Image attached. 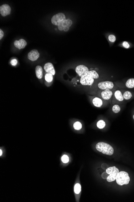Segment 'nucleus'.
I'll use <instances>...</instances> for the list:
<instances>
[{
  "label": "nucleus",
  "mask_w": 134,
  "mask_h": 202,
  "mask_svg": "<svg viewBox=\"0 0 134 202\" xmlns=\"http://www.w3.org/2000/svg\"><path fill=\"white\" fill-rule=\"evenodd\" d=\"M99 78V75L95 70L88 71L82 75L80 79V83L84 86H91L93 84L95 79Z\"/></svg>",
  "instance_id": "nucleus-1"
},
{
  "label": "nucleus",
  "mask_w": 134,
  "mask_h": 202,
  "mask_svg": "<svg viewBox=\"0 0 134 202\" xmlns=\"http://www.w3.org/2000/svg\"><path fill=\"white\" fill-rule=\"evenodd\" d=\"M96 149L104 154L112 155L114 153V149L112 146L106 143L100 142L96 145Z\"/></svg>",
  "instance_id": "nucleus-2"
},
{
  "label": "nucleus",
  "mask_w": 134,
  "mask_h": 202,
  "mask_svg": "<svg viewBox=\"0 0 134 202\" xmlns=\"http://www.w3.org/2000/svg\"><path fill=\"white\" fill-rule=\"evenodd\" d=\"M116 180L118 185L123 186L129 184L130 182V178L127 172L122 171L118 173Z\"/></svg>",
  "instance_id": "nucleus-3"
},
{
  "label": "nucleus",
  "mask_w": 134,
  "mask_h": 202,
  "mask_svg": "<svg viewBox=\"0 0 134 202\" xmlns=\"http://www.w3.org/2000/svg\"><path fill=\"white\" fill-rule=\"evenodd\" d=\"M106 172L109 175L107 178V180L109 182H112L116 180L118 174L119 173V170L116 167L113 166L107 169Z\"/></svg>",
  "instance_id": "nucleus-4"
},
{
  "label": "nucleus",
  "mask_w": 134,
  "mask_h": 202,
  "mask_svg": "<svg viewBox=\"0 0 134 202\" xmlns=\"http://www.w3.org/2000/svg\"><path fill=\"white\" fill-rule=\"evenodd\" d=\"M65 20H66V18L65 15L64 13H60L53 16L51 18V21L52 24L58 26Z\"/></svg>",
  "instance_id": "nucleus-5"
},
{
  "label": "nucleus",
  "mask_w": 134,
  "mask_h": 202,
  "mask_svg": "<svg viewBox=\"0 0 134 202\" xmlns=\"http://www.w3.org/2000/svg\"><path fill=\"white\" fill-rule=\"evenodd\" d=\"M72 24V21L70 19L65 20L62 23L58 26V28L60 31L64 30L67 32L69 30L70 27Z\"/></svg>",
  "instance_id": "nucleus-6"
},
{
  "label": "nucleus",
  "mask_w": 134,
  "mask_h": 202,
  "mask_svg": "<svg viewBox=\"0 0 134 202\" xmlns=\"http://www.w3.org/2000/svg\"><path fill=\"white\" fill-rule=\"evenodd\" d=\"M98 86L100 89L101 90L109 89L111 90L113 88L114 86L113 83L110 81L101 82L98 84Z\"/></svg>",
  "instance_id": "nucleus-7"
},
{
  "label": "nucleus",
  "mask_w": 134,
  "mask_h": 202,
  "mask_svg": "<svg viewBox=\"0 0 134 202\" xmlns=\"http://www.w3.org/2000/svg\"><path fill=\"white\" fill-rule=\"evenodd\" d=\"M11 12L10 7L7 4H3L0 7V13L1 15L5 17L10 14Z\"/></svg>",
  "instance_id": "nucleus-8"
},
{
  "label": "nucleus",
  "mask_w": 134,
  "mask_h": 202,
  "mask_svg": "<svg viewBox=\"0 0 134 202\" xmlns=\"http://www.w3.org/2000/svg\"><path fill=\"white\" fill-rule=\"evenodd\" d=\"M88 71H89L88 68L84 65H79L76 67V72L81 77Z\"/></svg>",
  "instance_id": "nucleus-9"
},
{
  "label": "nucleus",
  "mask_w": 134,
  "mask_h": 202,
  "mask_svg": "<svg viewBox=\"0 0 134 202\" xmlns=\"http://www.w3.org/2000/svg\"><path fill=\"white\" fill-rule=\"evenodd\" d=\"M39 53L38 51L35 49L31 51L28 54V58L31 61H35L39 58Z\"/></svg>",
  "instance_id": "nucleus-10"
},
{
  "label": "nucleus",
  "mask_w": 134,
  "mask_h": 202,
  "mask_svg": "<svg viewBox=\"0 0 134 202\" xmlns=\"http://www.w3.org/2000/svg\"><path fill=\"white\" fill-rule=\"evenodd\" d=\"M113 93L110 90L106 89L103 90L101 92V97L103 99L109 100L112 97Z\"/></svg>",
  "instance_id": "nucleus-11"
},
{
  "label": "nucleus",
  "mask_w": 134,
  "mask_h": 202,
  "mask_svg": "<svg viewBox=\"0 0 134 202\" xmlns=\"http://www.w3.org/2000/svg\"><path fill=\"white\" fill-rule=\"evenodd\" d=\"M44 68L47 73H50L53 75L55 74V70L53 66L51 63H47L44 65Z\"/></svg>",
  "instance_id": "nucleus-12"
},
{
  "label": "nucleus",
  "mask_w": 134,
  "mask_h": 202,
  "mask_svg": "<svg viewBox=\"0 0 134 202\" xmlns=\"http://www.w3.org/2000/svg\"><path fill=\"white\" fill-rule=\"evenodd\" d=\"M14 44L16 48L19 49H21L25 47L27 44V43L24 39H21L19 40H15Z\"/></svg>",
  "instance_id": "nucleus-13"
},
{
  "label": "nucleus",
  "mask_w": 134,
  "mask_h": 202,
  "mask_svg": "<svg viewBox=\"0 0 134 202\" xmlns=\"http://www.w3.org/2000/svg\"><path fill=\"white\" fill-rule=\"evenodd\" d=\"M93 104L95 106L97 107H100L103 104V101L101 98L95 97L92 100Z\"/></svg>",
  "instance_id": "nucleus-14"
},
{
  "label": "nucleus",
  "mask_w": 134,
  "mask_h": 202,
  "mask_svg": "<svg viewBox=\"0 0 134 202\" xmlns=\"http://www.w3.org/2000/svg\"><path fill=\"white\" fill-rule=\"evenodd\" d=\"M35 73L38 79H42L43 76V69L40 66H38L35 68Z\"/></svg>",
  "instance_id": "nucleus-15"
},
{
  "label": "nucleus",
  "mask_w": 134,
  "mask_h": 202,
  "mask_svg": "<svg viewBox=\"0 0 134 202\" xmlns=\"http://www.w3.org/2000/svg\"><path fill=\"white\" fill-rule=\"evenodd\" d=\"M114 95H115L116 99L118 101L121 102L124 99L123 94L120 91H118V90L116 91L115 92V94H114Z\"/></svg>",
  "instance_id": "nucleus-16"
},
{
  "label": "nucleus",
  "mask_w": 134,
  "mask_h": 202,
  "mask_svg": "<svg viewBox=\"0 0 134 202\" xmlns=\"http://www.w3.org/2000/svg\"><path fill=\"white\" fill-rule=\"evenodd\" d=\"M126 87L129 88H134V78L129 79L126 83Z\"/></svg>",
  "instance_id": "nucleus-17"
},
{
  "label": "nucleus",
  "mask_w": 134,
  "mask_h": 202,
  "mask_svg": "<svg viewBox=\"0 0 134 202\" xmlns=\"http://www.w3.org/2000/svg\"><path fill=\"white\" fill-rule=\"evenodd\" d=\"M123 98L124 99L128 100H129L132 97V93H131V92L126 91L123 93Z\"/></svg>",
  "instance_id": "nucleus-18"
},
{
  "label": "nucleus",
  "mask_w": 134,
  "mask_h": 202,
  "mask_svg": "<svg viewBox=\"0 0 134 202\" xmlns=\"http://www.w3.org/2000/svg\"><path fill=\"white\" fill-rule=\"evenodd\" d=\"M74 192L76 194H79L81 191V186L80 184L78 183L75 185L74 186Z\"/></svg>",
  "instance_id": "nucleus-19"
},
{
  "label": "nucleus",
  "mask_w": 134,
  "mask_h": 202,
  "mask_svg": "<svg viewBox=\"0 0 134 202\" xmlns=\"http://www.w3.org/2000/svg\"><path fill=\"white\" fill-rule=\"evenodd\" d=\"M53 75L50 73H47L45 76V80L48 82H51L53 80Z\"/></svg>",
  "instance_id": "nucleus-20"
},
{
  "label": "nucleus",
  "mask_w": 134,
  "mask_h": 202,
  "mask_svg": "<svg viewBox=\"0 0 134 202\" xmlns=\"http://www.w3.org/2000/svg\"><path fill=\"white\" fill-rule=\"evenodd\" d=\"M105 126H106V123L104 121L102 120H100L97 122V126L98 128L100 129L104 128L105 127Z\"/></svg>",
  "instance_id": "nucleus-21"
},
{
  "label": "nucleus",
  "mask_w": 134,
  "mask_h": 202,
  "mask_svg": "<svg viewBox=\"0 0 134 202\" xmlns=\"http://www.w3.org/2000/svg\"><path fill=\"white\" fill-rule=\"evenodd\" d=\"M73 128L76 130H80L82 128V125L81 123L79 122H76L73 124Z\"/></svg>",
  "instance_id": "nucleus-22"
},
{
  "label": "nucleus",
  "mask_w": 134,
  "mask_h": 202,
  "mask_svg": "<svg viewBox=\"0 0 134 202\" xmlns=\"http://www.w3.org/2000/svg\"><path fill=\"white\" fill-rule=\"evenodd\" d=\"M120 109H121L120 107L118 105H115L112 106V111L114 112V113H116V114L119 113V112L120 111Z\"/></svg>",
  "instance_id": "nucleus-23"
},
{
  "label": "nucleus",
  "mask_w": 134,
  "mask_h": 202,
  "mask_svg": "<svg viewBox=\"0 0 134 202\" xmlns=\"http://www.w3.org/2000/svg\"><path fill=\"white\" fill-rule=\"evenodd\" d=\"M61 160L64 163H66L69 162V158L67 155H64L62 157Z\"/></svg>",
  "instance_id": "nucleus-24"
},
{
  "label": "nucleus",
  "mask_w": 134,
  "mask_h": 202,
  "mask_svg": "<svg viewBox=\"0 0 134 202\" xmlns=\"http://www.w3.org/2000/svg\"><path fill=\"white\" fill-rule=\"evenodd\" d=\"M109 40L112 43H114L116 41V37L114 35H110L109 36Z\"/></svg>",
  "instance_id": "nucleus-25"
},
{
  "label": "nucleus",
  "mask_w": 134,
  "mask_h": 202,
  "mask_svg": "<svg viewBox=\"0 0 134 202\" xmlns=\"http://www.w3.org/2000/svg\"><path fill=\"white\" fill-rule=\"evenodd\" d=\"M109 176V174L108 173H107L106 172H103V173H102V177L104 179H107Z\"/></svg>",
  "instance_id": "nucleus-26"
},
{
  "label": "nucleus",
  "mask_w": 134,
  "mask_h": 202,
  "mask_svg": "<svg viewBox=\"0 0 134 202\" xmlns=\"http://www.w3.org/2000/svg\"><path fill=\"white\" fill-rule=\"evenodd\" d=\"M123 45L124 48H126V49H128L130 47V45L128 43V42H126V41H124L123 43Z\"/></svg>",
  "instance_id": "nucleus-27"
},
{
  "label": "nucleus",
  "mask_w": 134,
  "mask_h": 202,
  "mask_svg": "<svg viewBox=\"0 0 134 202\" xmlns=\"http://www.w3.org/2000/svg\"><path fill=\"white\" fill-rule=\"evenodd\" d=\"M11 63L12 66H16L17 64V61L16 59H13L11 61Z\"/></svg>",
  "instance_id": "nucleus-28"
},
{
  "label": "nucleus",
  "mask_w": 134,
  "mask_h": 202,
  "mask_svg": "<svg viewBox=\"0 0 134 202\" xmlns=\"http://www.w3.org/2000/svg\"><path fill=\"white\" fill-rule=\"evenodd\" d=\"M108 165H107L106 163H104V164L102 165V168L103 169H107L108 168H108Z\"/></svg>",
  "instance_id": "nucleus-29"
},
{
  "label": "nucleus",
  "mask_w": 134,
  "mask_h": 202,
  "mask_svg": "<svg viewBox=\"0 0 134 202\" xmlns=\"http://www.w3.org/2000/svg\"><path fill=\"white\" fill-rule=\"evenodd\" d=\"M4 36V33L2 29H0V40H1Z\"/></svg>",
  "instance_id": "nucleus-30"
},
{
  "label": "nucleus",
  "mask_w": 134,
  "mask_h": 202,
  "mask_svg": "<svg viewBox=\"0 0 134 202\" xmlns=\"http://www.w3.org/2000/svg\"><path fill=\"white\" fill-rule=\"evenodd\" d=\"M0 152H1V154H0V156H1V155H2V154H3V152H2V151L1 149L0 150Z\"/></svg>",
  "instance_id": "nucleus-31"
},
{
  "label": "nucleus",
  "mask_w": 134,
  "mask_h": 202,
  "mask_svg": "<svg viewBox=\"0 0 134 202\" xmlns=\"http://www.w3.org/2000/svg\"><path fill=\"white\" fill-rule=\"evenodd\" d=\"M133 119H134V115H133Z\"/></svg>",
  "instance_id": "nucleus-32"
}]
</instances>
